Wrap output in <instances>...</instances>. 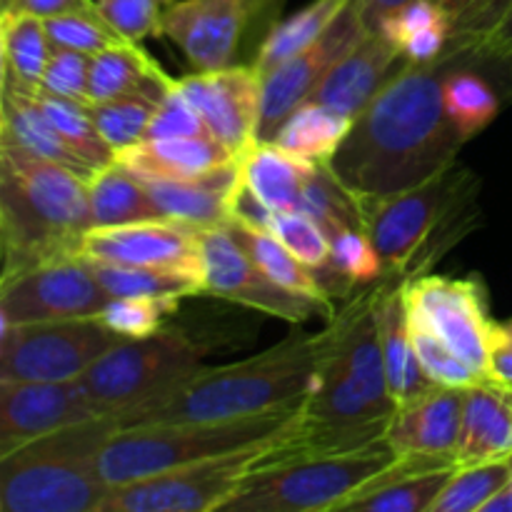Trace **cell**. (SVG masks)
Segmentation results:
<instances>
[{
  "mask_svg": "<svg viewBox=\"0 0 512 512\" xmlns=\"http://www.w3.org/2000/svg\"><path fill=\"white\" fill-rule=\"evenodd\" d=\"M95 0H13L8 10H18V13L38 15V18L48 20L55 15L75 13V10H95ZM3 13V10H0Z\"/></svg>",
  "mask_w": 512,
  "mask_h": 512,
  "instance_id": "f907efd6",
  "label": "cell"
},
{
  "mask_svg": "<svg viewBox=\"0 0 512 512\" xmlns=\"http://www.w3.org/2000/svg\"><path fill=\"white\" fill-rule=\"evenodd\" d=\"M125 340L100 318L28 325L0 318V380H78Z\"/></svg>",
  "mask_w": 512,
  "mask_h": 512,
  "instance_id": "8fae6325",
  "label": "cell"
},
{
  "mask_svg": "<svg viewBox=\"0 0 512 512\" xmlns=\"http://www.w3.org/2000/svg\"><path fill=\"white\" fill-rule=\"evenodd\" d=\"M495 370L500 378L512 380V318L500 323L498 353H495Z\"/></svg>",
  "mask_w": 512,
  "mask_h": 512,
  "instance_id": "11a10c76",
  "label": "cell"
},
{
  "mask_svg": "<svg viewBox=\"0 0 512 512\" xmlns=\"http://www.w3.org/2000/svg\"><path fill=\"white\" fill-rule=\"evenodd\" d=\"M160 3H163V5H170V3H175V0H160Z\"/></svg>",
  "mask_w": 512,
  "mask_h": 512,
  "instance_id": "91938a15",
  "label": "cell"
},
{
  "mask_svg": "<svg viewBox=\"0 0 512 512\" xmlns=\"http://www.w3.org/2000/svg\"><path fill=\"white\" fill-rule=\"evenodd\" d=\"M368 35L358 8L350 3L333 25L310 48L290 58L273 73L263 75V105H260V143H273L285 120L313 98L330 70Z\"/></svg>",
  "mask_w": 512,
  "mask_h": 512,
  "instance_id": "2e32d148",
  "label": "cell"
},
{
  "mask_svg": "<svg viewBox=\"0 0 512 512\" xmlns=\"http://www.w3.org/2000/svg\"><path fill=\"white\" fill-rule=\"evenodd\" d=\"M0 145L23 148L38 158L65 165L88 180L95 175V168H90L50 123L38 93L5 83H0Z\"/></svg>",
  "mask_w": 512,
  "mask_h": 512,
  "instance_id": "4316f807",
  "label": "cell"
},
{
  "mask_svg": "<svg viewBox=\"0 0 512 512\" xmlns=\"http://www.w3.org/2000/svg\"><path fill=\"white\" fill-rule=\"evenodd\" d=\"M143 183L163 218L185 220L198 228H215L233 220L235 198L243 185V175H240V163L233 160L200 178L143 180Z\"/></svg>",
  "mask_w": 512,
  "mask_h": 512,
  "instance_id": "603a6c76",
  "label": "cell"
},
{
  "mask_svg": "<svg viewBox=\"0 0 512 512\" xmlns=\"http://www.w3.org/2000/svg\"><path fill=\"white\" fill-rule=\"evenodd\" d=\"M483 512H512V475L508 483H505V488L485 505Z\"/></svg>",
  "mask_w": 512,
  "mask_h": 512,
  "instance_id": "9f6ffc18",
  "label": "cell"
},
{
  "mask_svg": "<svg viewBox=\"0 0 512 512\" xmlns=\"http://www.w3.org/2000/svg\"><path fill=\"white\" fill-rule=\"evenodd\" d=\"M90 58L93 55L53 48L43 83H40V93L90 105Z\"/></svg>",
  "mask_w": 512,
  "mask_h": 512,
  "instance_id": "7dc6e473",
  "label": "cell"
},
{
  "mask_svg": "<svg viewBox=\"0 0 512 512\" xmlns=\"http://www.w3.org/2000/svg\"><path fill=\"white\" fill-rule=\"evenodd\" d=\"M400 455L385 440L345 453H308L258 470L223 512H338Z\"/></svg>",
  "mask_w": 512,
  "mask_h": 512,
  "instance_id": "ba28073f",
  "label": "cell"
},
{
  "mask_svg": "<svg viewBox=\"0 0 512 512\" xmlns=\"http://www.w3.org/2000/svg\"><path fill=\"white\" fill-rule=\"evenodd\" d=\"M355 8H358L360 20H363L365 30L368 33H378L380 23H383L388 15L398 13L400 8H405L413 0H353Z\"/></svg>",
  "mask_w": 512,
  "mask_h": 512,
  "instance_id": "db71d44e",
  "label": "cell"
},
{
  "mask_svg": "<svg viewBox=\"0 0 512 512\" xmlns=\"http://www.w3.org/2000/svg\"><path fill=\"white\" fill-rule=\"evenodd\" d=\"M203 365V350L183 330L163 328L150 338L125 340L80 378L103 418L163 393Z\"/></svg>",
  "mask_w": 512,
  "mask_h": 512,
  "instance_id": "30bf717a",
  "label": "cell"
},
{
  "mask_svg": "<svg viewBox=\"0 0 512 512\" xmlns=\"http://www.w3.org/2000/svg\"><path fill=\"white\" fill-rule=\"evenodd\" d=\"M100 285L110 293V298H193L205 295L203 283L185 275L163 273V270L133 268V265L93 263Z\"/></svg>",
  "mask_w": 512,
  "mask_h": 512,
  "instance_id": "8d00e7d4",
  "label": "cell"
},
{
  "mask_svg": "<svg viewBox=\"0 0 512 512\" xmlns=\"http://www.w3.org/2000/svg\"><path fill=\"white\" fill-rule=\"evenodd\" d=\"M90 228L95 220L88 178L23 148L0 145V280L83 258Z\"/></svg>",
  "mask_w": 512,
  "mask_h": 512,
  "instance_id": "277c9868",
  "label": "cell"
},
{
  "mask_svg": "<svg viewBox=\"0 0 512 512\" xmlns=\"http://www.w3.org/2000/svg\"><path fill=\"white\" fill-rule=\"evenodd\" d=\"M512 455V380L490 375L468 388L458 465Z\"/></svg>",
  "mask_w": 512,
  "mask_h": 512,
  "instance_id": "d4e9b609",
  "label": "cell"
},
{
  "mask_svg": "<svg viewBox=\"0 0 512 512\" xmlns=\"http://www.w3.org/2000/svg\"><path fill=\"white\" fill-rule=\"evenodd\" d=\"M173 85L175 78L140 43L125 40L90 58V103L138 93L163 100Z\"/></svg>",
  "mask_w": 512,
  "mask_h": 512,
  "instance_id": "f1b7e54d",
  "label": "cell"
},
{
  "mask_svg": "<svg viewBox=\"0 0 512 512\" xmlns=\"http://www.w3.org/2000/svg\"><path fill=\"white\" fill-rule=\"evenodd\" d=\"M303 425L280 438L200 460L185 468L115 485L103 512H213L223 510L258 470L308 455Z\"/></svg>",
  "mask_w": 512,
  "mask_h": 512,
  "instance_id": "9c48e42d",
  "label": "cell"
},
{
  "mask_svg": "<svg viewBox=\"0 0 512 512\" xmlns=\"http://www.w3.org/2000/svg\"><path fill=\"white\" fill-rule=\"evenodd\" d=\"M350 3L353 0H313L290 18H280L255 50V70L260 75H268L283 63H288L290 58L303 53L338 20V15Z\"/></svg>",
  "mask_w": 512,
  "mask_h": 512,
  "instance_id": "4dcf8cb0",
  "label": "cell"
},
{
  "mask_svg": "<svg viewBox=\"0 0 512 512\" xmlns=\"http://www.w3.org/2000/svg\"><path fill=\"white\" fill-rule=\"evenodd\" d=\"M158 103L160 100L143 93L123 95V98L103 100V103H90V113L105 143L118 153L145 138Z\"/></svg>",
  "mask_w": 512,
  "mask_h": 512,
  "instance_id": "f35d334b",
  "label": "cell"
},
{
  "mask_svg": "<svg viewBox=\"0 0 512 512\" xmlns=\"http://www.w3.org/2000/svg\"><path fill=\"white\" fill-rule=\"evenodd\" d=\"M445 23L453 25V20H450V15L445 13L438 3H433V0H413V3H408L405 8H400L398 13L388 15V18L380 23L378 33L385 35V38L400 50V45L408 38Z\"/></svg>",
  "mask_w": 512,
  "mask_h": 512,
  "instance_id": "681fc988",
  "label": "cell"
},
{
  "mask_svg": "<svg viewBox=\"0 0 512 512\" xmlns=\"http://www.w3.org/2000/svg\"><path fill=\"white\" fill-rule=\"evenodd\" d=\"M238 163L245 188L275 213H300L308 180L318 168V163L288 153L278 143H255L248 153L240 155Z\"/></svg>",
  "mask_w": 512,
  "mask_h": 512,
  "instance_id": "83f0119b",
  "label": "cell"
},
{
  "mask_svg": "<svg viewBox=\"0 0 512 512\" xmlns=\"http://www.w3.org/2000/svg\"><path fill=\"white\" fill-rule=\"evenodd\" d=\"M465 398H468V388L438 385L430 393L398 405L385 430V443L398 455L455 460L460 428H463Z\"/></svg>",
  "mask_w": 512,
  "mask_h": 512,
  "instance_id": "ffe728a7",
  "label": "cell"
},
{
  "mask_svg": "<svg viewBox=\"0 0 512 512\" xmlns=\"http://www.w3.org/2000/svg\"><path fill=\"white\" fill-rule=\"evenodd\" d=\"M50 43L60 50H75V53L98 55L113 45L125 43L123 35L100 15V10H75V13L55 15L45 20Z\"/></svg>",
  "mask_w": 512,
  "mask_h": 512,
  "instance_id": "ab89813d",
  "label": "cell"
},
{
  "mask_svg": "<svg viewBox=\"0 0 512 512\" xmlns=\"http://www.w3.org/2000/svg\"><path fill=\"white\" fill-rule=\"evenodd\" d=\"M350 128H353L350 115L308 100L285 120L273 143L313 163H330L343 140L348 138Z\"/></svg>",
  "mask_w": 512,
  "mask_h": 512,
  "instance_id": "d6a6232c",
  "label": "cell"
},
{
  "mask_svg": "<svg viewBox=\"0 0 512 512\" xmlns=\"http://www.w3.org/2000/svg\"><path fill=\"white\" fill-rule=\"evenodd\" d=\"M463 138L443 108V65L403 68L353 118L330 160L335 178L360 200H380L428 183L458 163Z\"/></svg>",
  "mask_w": 512,
  "mask_h": 512,
  "instance_id": "6da1fadb",
  "label": "cell"
},
{
  "mask_svg": "<svg viewBox=\"0 0 512 512\" xmlns=\"http://www.w3.org/2000/svg\"><path fill=\"white\" fill-rule=\"evenodd\" d=\"M410 328H413V343L420 365H423L425 375L435 385H445V388H470V385L478 383L480 375L460 355H455L438 335L430 333L425 325L415 323V320H410Z\"/></svg>",
  "mask_w": 512,
  "mask_h": 512,
  "instance_id": "ee69618b",
  "label": "cell"
},
{
  "mask_svg": "<svg viewBox=\"0 0 512 512\" xmlns=\"http://www.w3.org/2000/svg\"><path fill=\"white\" fill-rule=\"evenodd\" d=\"M50 55L53 43L43 18L18 10L0 13V58L5 85L40 93Z\"/></svg>",
  "mask_w": 512,
  "mask_h": 512,
  "instance_id": "f546056e",
  "label": "cell"
},
{
  "mask_svg": "<svg viewBox=\"0 0 512 512\" xmlns=\"http://www.w3.org/2000/svg\"><path fill=\"white\" fill-rule=\"evenodd\" d=\"M323 355V333H293L283 343L238 360L185 375L163 393L115 418L118 430L145 425L215 423L285 408L310 393Z\"/></svg>",
  "mask_w": 512,
  "mask_h": 512,
  "instance_id": "3957f363",
  "label": "cell"
},
{
  "mask_svg": "<svg viewBox=\"0 0 512 512\" xmlns=\"http://www.w3.org/2000/svg\"><path fill=\"white\" fill-rule=\"evenodd\" d=\"M408 308L410 320L438 335L480 378L498 375L500 323L490 315L488 293L478 275H418L408 280Z\"/></svg>",
  "mask_w": 512,
  "mask_h": 512,
  "instance_id": "7c38bea8",
  "label": "cell"
},
{
  "mask_svg": "<svg viewBox=\"0 0 512 512\" xmlns=\"http://www.w3.org/2000/svg\"><path fill=\"white\" fill-rule=\"evenodd\" d=\"M88 195L95 225H123L163 218L143 180L115 160L95 170L93 178L88 180Z\"/></svg>",
  "mask_w": 512,
  "mask_h": 512,
  "instance_id": "1f68e13d",
  "label": "cell"
},
{
  "mask_svg": "<svg viewBox=\"0 0 512 512\" xmlns=\"http://www.w3.org/2000/svg\"><path fill=\"white\" fill-rule=\"evenodd\" d=\"M330 265L348 280L353 288L373 285L385 278V265L373 240L365 230L345 228L330 235Z\"/></svg>",
  "mask_w": 512,
  "mask_h": 512,
  "instance_id": "b9f144b4",
  "label": "cell"
},
{
  "mask_svg": "<svg viewBox=\"0 0 512 512\" xmlns=\"http://www.w3.org/2000/svg\"><path fill=\"white\" fill-rule=\"evenodd\" d=\"M13 5V0H0V10H8Z\"/></svg>",
  "mask_w": 512,
  "mask_h": 512,
  "instance_id": "680465c9",
  "label": "cell"
},
{
  "mask_svg": "<svg viewBox=\"0 0 512 512\" xmlns=\"http://www.w3.org/2000/svg\"><path fill=\"white\" fill-rule=\"evenodd\" d=\"M110 293L85 258L60 260L0 280V318L15 325L98 318Z\"/></svg>",
  "mask_w": 512,
  "mask_h": 512,
  "instance_id": "9a60e30c",
  "label": "cell"
},
{
  "mask_svg": "<svg viewBox=\"0 0 512 512\" xmlns=\"http://www.w3.org/2000/svg\"><path fill=\"white\" fill-rule=\"evenodd\" d=\"M178 308L175 298H110L98 318L123 338L138 340L160 333Z\"/></svg>",
  "mask_w": 512,
  "mask_h": 512,
  "instance_id": "60d3db41",
  "label": "cell"
},
{
  "mask_svg": "<svg viewBox=\"0 0 512 512\" xmlns=\"http://www.w3.org/2000/svg\"><path fill=\"white\" fill-rule=\"evenodd\" d=\"M118 430L115 418H95L0 455L3 512H103L110 495L100 455Z\"/></svg>",
  "mask_w": 512,
  "mask_h": 512,
  "instance_id": "5b68a950",
  "label": "cell"
},
{
  "mask_svg": "<svg viewBox=\"0 0 512 512\" xmlns=\"http://www.w3.org/2000/svg\"><path fill=\"white\" fill-rule=\"evenodd\" d=\"M100 15L130 43L163 35V8L160 0H95Z\"/></svg>",
  "mask_w": 512,
  "mask_h": 512,
  "instance_id": "f6af8a7d",
  "label": "cell"
},
{
  "mask_svg": "<svg viewBox=\"0 0 512 512\" xmlns=\"http://www.w3.org/2000/svg\"><path fill=\"white\" fill-rule=\"evenodd\" d=\"M185 95L203 115L210 135L225 145L235 158L248 153L258 140L263 75L255 65H228L180 78Z\"/></svg>",
  "mask_w": 512,
  "mask_h": 512,
  "instance_id": "ac0fdd59",
  "label": "cell"
},
{
  "mask_svg": "<svg viewBox=\"0 0 512 512\" xmlns=\"http://www.w3.org/2000/svg\"><path fill=\"white\" fill-rule=\"evenodd\" d=\"M263 230L273 233L308 268H323L330 260V238L310 215L298 210H285V213L270 210Z\"/></svg>",
  "mask_w": 512,
  "mask_h": 512,
  "instance_id": "7bdbcfd3",
  "label": "cell"
},
{
  "mask_svg": "<svg viewBox=\"0 0 512 512\" xmlns=\"http://www.w3.org/2000/svg\"><path fill=\"white\" fill-rule=\"evenodd\" d=\"M478 178L455 163L428 183L363 205L365 230L385 265V278L415 280L458 243L475 218Z\"/></svg>",
  "mask_w": 512,
  "mask_h": 512,
  "instance_id": "8992f818",
  "label": "cell"
},
{
  "mask_svg": "<svg viewBox=\"0 0 512 512\" xmlns=\"http://www.w3.org/2000/svg\"><path fill=\"white\" fill-rule=\"evenodd\" d=\"M40 105H43L45 115L50 123L55 125L65 143L90 165V168L100 170L115 160V150L100 135L98 125H95L90 105L75 103V100L55 98V95L38 93Z\"/></svg>",
  "mask_w": 512,
  "mask_h": 512,
  "instance_id": "74e56055",
  "label": "cell"
},
{
  "mask_svg": "<svg viewBox=\"0 0 512 512\" xmlns=\"http://www.w3.org/2000/svg\"><path fill=\"white\" fill-rule=\"evenodd\" d=\"M443 108L463 143L483 133L500 113L493 85L473 70H443Z\"/></svg>",
  "mask_w": 512,
  "mask_h": 512,
  "instance_id": "e575fe53",
  "label": "cell"
},
{
  "mask_svg": "<svg viewBox=\"0 0 512 512\" xmlns=\"http://www.w3.org/2000/svg\"><path fill=\"white\" fill-rule=\"evenodd\" d=\"M383 280L348 300L323 330L318 375L303 403V430L315 453H345L385 440L398 403L380 345Z\"/></svg>",
  "mask_w": 512,
  "mask_h": 512,
  "instance_id": "7a4b0ae2",
  "label": "cell"
},
{
  "mask_svg": "<svg viewBox=\"0 0 512 512\" xmlns=\"http://www.w3.org/2000/svg\"><path fill=\"white\" fill-rule=\"evenodd\" d=\"M380 345H383L385 373H388L390 395L398 405L430 393L438 385L425 375L413 343L408 308V280L383 278L378 300Z\"/></svg>",
  "mask_w": 512,
  "mask_h": 512,
  "instance_id": "cb8c5ba5",
  "label": "cell"
},
{
  "mask_svg": "<svg viewBox=\"0 0 512 512\" xmlns=\"http://www.w3.org/2000/svg\"><path fill=\"white\" fill-rule=\"evenodd\" d=\"M458 463L450 458L400 455L380 478L343 503V512H430L438 495L453 478ZM338 510V512H340Z\"/></svg>",
  "mask_w": 512,
  "mask_h": 512,
  "instance_id": "44dd1931",
  "label": "cell"
},
{
  "mask_svg": "<svg viewBox=\"0 0 512 512\" xmlns=\"http://www.w3.org/2000/svg\"><path fill=\"white\" fill-rule=\"evenodd\" d=\"M473 55L500 60V63H512V5L508 13L503 15V20L495 25L493 33L473 50Z\"/></svg>",
  "mask_w": 512,
  "mask_h": 512,
  "instance_id": "f5cc1de1",
  "label": "cell"
},
{
  "mask_svg": "<svg viewBox=\"0 0 512 512\" xmlns=\"http://www.w3.org/2000/svg\"><path fill=\"white\" fill-rule=\"evenodd\" d=\"M512 0H473L460 18L453 20V35L445 53H473L495 25L508 13Z\"/></svg>",
  "mask_w": 512,
  "mask_h": 512,
  "instance_id": "c3c4849f",
  "label": "cell"
},
{
  "mask_svg": "<svg viewBox=\"0 0 512 512\" xmlns=\"http://www.w3.org/2000/svg\"><path fill=\"white\" fill-rule=\"evenodd\" d=\"M403 65V53L385 35L368 33L330 70L310 100L355 118Z\"/></svg>",
  "mask_w": 512,
  "mask_h": 512,
  "instance_id": "7402d4cb",
  "label": "cell"
},
{
  "mask_svg": "<svg viewBox=\"0 0 512 512\" xmlns=\"http://www.w3.org/2000/svg\"><path fill=\"white\" fill-rule=\"evenodd\" d=\"M512 475V455L458 465L430 512H483Z\"/></svg>",
  "mask_w": 512,
  "mask_h": 512,
  "instance_id": "d590c367",
  "label": "cell"
},
{
  "mask_svg": "<svg viewBox=\"0 0 512 512\" xmlns=\"http://www.w3.org/2000/svg\"><path fill=\"white\" fill-rule=\"evenodd\" d=\"M305 398L285 408L270 410V413L248 415V418L115 430L100 455V470L110 488H115V485L185 468L200 460L268 443L303 425Z\"/></svg>",
  "mask_w": 512,
  "mask_h": 512,
  "instance_id": "52a82bcc",
  "label": "cell"
},
{
  "mask_svg": "<svg viewBox=\"0 0 512 512\" xmlns=\"http://www.w3.org/2000/svg\"><path fill=\"white\" fill-rule=\"evenodd\" d=\"M433 3H438L440 8L450 15V20H455L468 10V5L473 3V0H433Z\"/></svg>",
  "mask_w": 512,
  "mask_h": 512,
  "instance_id": "6f0895ef",
  "label": "cell"
},
{
  "mask_svg": "<svg viewBox=\"0 0 512 512\" xmlns=\"http://www.w3.org/2000/svg\"><path fill=\"white\" fill-rule=\"evenodd\" d=\"M235 158L213 135L195 138H145L115 153V163L143 180H188Z\"/></svg>",
  "mask_w": 512,
  "mask_h": 512,
  "instance_id": "484cf974",
  "label": "cell"
},
{
  "mask_svg": "<svg viewBox=\"0 0 512 512\" xmlns=\"http://www.w3.org/2000/svg\"><path fill=\"white\" fill-rule=\"evenodd\" d=\"M225 228H228L230 235L243 245L245 253H248L250 258L275 280V283L283 285L285 290L298 295H308V298L330 300L328 295H325L320 280L315 278L313 268H308L303 260L295 258L273 233L235 218L230 220V223H225Z\"/></svg>",
  "mask_w": 512,
  "mask_h": 512,
  "instance_id": "836d02e7",
  "label": "cell"
},
{
  "mask_svg": "<svg viewBox=\"0 0 512 512\" xmlns=\"http://www.w3.org/2000/svg\"><path fill=\"white\" fill-rule=\"evenodd\" d=\"M205 253V295L230 300L243 308L273 315L285 323H308L313 318H335L333 300L308 298L275 283L230 235L225 225L200 230Z\"/></svg>",
  "mask_w": 512,
  "mask_h": 512,
  "instance_id": "4fadbf2b",
  "label": "cell"
},
{
  "mask_svg": "<svg viewBox=\"0 0 512 512\" xmlns=\"http://www.w3.org/2000/svg\"><path fill=\"white\" fill-rule=\"evenodd\" d=\"M243 5L248 13V33L245 35H255L260 45V40L280 20L285 0H243Z\"/></svg>",
  "mask_w": 512,
  "mask_h": 512,
  "instance_id": "816d5d0a",
  "label": "cell"
},
{
  "mask_svg": "<svg viewBox=\"0 0 512 512\" xmlns=\"http://www.w3.org/2000/svg\"><path fill=\"white\" fill-rule=\"evenodd\" d=\"M195 135H210V130L193 100L185 95L180 80H175L173 88L155 108L145 138H195Z\"/></svg>",
  "mask_w": 512,
  "mask_h": 512,
  "instance_id": "bcb514c9",
  "label": "cell"
},
{
  "mask_svg": "<svg viewBox=\"0 0 512 512\" xmlns=\"http://www.w3.org/2000/svg\"><path fill=\"white\" fill-rule=\"evenodd\" d=\"M103 418L78 380H0V455L43 435Z\"/></svg>",
  "mask_w": 512,
  "mask_h": 512,
  "instance_id": "e0dca14e",
  "label": "cell"
},
{
  "mask_svg": "<svg viewBox=\"0 0 512 512\" xmlns=\"http://www.w3.org/2000/svg\"><path fill=\"white\" fill-rule=\"evenodd\" d=\"M245 33L243 0H175L163 8V35L198 73L233 65Z\"/></svg>",
  "mask_w": 512,
  "mask_h": 512,
  "instance_id": "d6986e66",
  "label": "cell"
},
{
  "mask_svg": "<svg viewBox=\"0 0 512 512\" xmlns=\"http://www.w3.org/2000/svg\"><path fill=\"white\" fill-rule=\"evenodd\" d=\"M198 225L173 218L138 220L123 225H95L83 238L85 260L133 265L185 275L205 290V253Z\"/></svg>",
  "mask_w": 512,
  "mask_h": 512,
  "instance_id": "5bb4252c",
  "label": "cell"
}]
</instances>
